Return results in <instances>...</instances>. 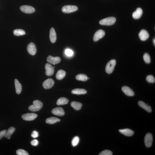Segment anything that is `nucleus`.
I'll list each match as a JSON object with an SVG mask.
<instances>
[{
	"instance_id": "obj_1",
	"label": "nucleus",
	"mask_w": 155,
	"mask_h": 155,
	"mask_svg": "<svg viewBox=\"0 0 155 155\" xmlns=\"http://www.w3.org/2000/svg\"><path fill=\"white\" fill-rule=\"evenodd\" d=\"M33 104L29 106L28 109L30 111L37 112L41 109L43 106V103L38 100L34 101L33 102Z\"/></svg>"
},
{
	"instance_id": "obj_2",
	"label": "nucleus",
	"mask_w": 155,
	"mask_h": 155,
	"mask_svg": "<svg viewBox=\"0 0 155 155\" xmlns=\"http://www.w3.org/2000/svg\"><path fill=\"white\" fill-rule=\"evenodd\" d=\"M116 21L115 17H108L101 20L100 21L99 23L102 25L109 26L113 25Z\"/></svg>"
},
{
	"instance_id": "obj_3",
	"label": "nucleus",
	"mask_w": 155,
	"mask_h": 155,
	"mask_svg": "<svg viewBox=\"0 0 155 155\" xmlns=\"http://www.w3.org/2000/svg\"><path fill=\"white\" fill-rule=\"evenodd\" d=\"M116 64L115 60H112L107 64L106 67V71L108 74L112 73L113 72Z\"/></svg>"
},
{
	"instance_id": "obj_4",
	"label": "nucleus",
	"mask_w": 155,
	"mask_h": 155,
	"mask_svg": "<svg viewBox=\"0 0 155 155\" xmlns=\"http://www.w3.org/2000/svg\"><path fill=\"white\" fill-rule=\"evenodd\" d=\"M78 10V8L77 6L73 5H65L62 8V11L66 13L75 12Z\"/></svg>"
},
{
	"instance_id": "obj_5",
	"label": "nucleus",
	"mask_w": 155,
	"mask_h": 155,
	"mask_svg": "<svg viewBox=\"0 0 155 155\" xmlns=\"http://www.w3.org/2000/svg\"><path fill=\"white\" fill-rule=\"evenodd\" d=\"M153 141V137L152 134L150 133H147L145 137L144 142L146 146L149 148L152 145Z\"/></svg>"
},
{
	"instance_id": "obj_6",
	"label": "nucleus",
	"mask_w": 155,
	"mask_h": 155,
	"mask_svg": "<svg viewBox=\"0 0 155 155\" xmlns=\"http://www.w3.org/2000/svg\"><path fill=\"white\" fill-rule=\"evenodd\" d=\"M37 117V114L34 113H27L22 116V119L24 120L28 121L34 120Z\"/></svg>"
},
{
	"instance_id": "obj_7",
	"label": "nucleus",
	"mask_w": 155,
	"mask_h": 155,
	"mask_svg": "<svg viewBox=\"0 0 155 155\" xmlns=\"http://www.w3.org/2000/svg\"><path fill=\"white\" fill-rule=\"evenodd\" d=\"M20 10L26 13H32L35 12V9L33 7L29 5H24L20 7Z\"/></svg>"
},
{
	"instance_id": "obj_8",
	"label": "nucleus",
	"mask_w": 155,
	"mask_h": 155,
	"mask_svg": "<svg viewBox=\"0 0 155 155\" xmlns=\"http://www.w3.org/2000/svg\"><path fill=\"white\" fill-rule=\"evenodd\" d=\"M105 35V33L102 30H99L96 32L94 35L93 40L94 41H97L100 39L102 38Z\"/></svg>"
},
{
	"instance_id": "obj_9",
	"label": "nucleus",
	"mask_w": 155,
	"mask_h": 155,
	"mask_svg": "<svg viewBox=\"0 0 155 155\" xmlns=\"http://www.w3.org/2000/svg\"><path fill=\"white\" fill-rule=\"evenodd\" d=\"M54 83V81L52 79L48 78L44 81L43 85L45 89H49L52 87Z\"/></svg>"
},
{
	"instance_id": "obj_10",
	"label": "nucleus",
	"mask_w": 155,
	"mask_h": 155,
	"mask_svg": "<svg viewBox=\"0 0 155 155\" xmlns=\"http://www.w3.org/2000/svg\"><path fill=\"white\" fill-rule=\"evenodd\" d=\"M27 49L28 52L30 54L33 56L36 54L37 51L36 46L34 43L32 42L28 44Z\"/></svg>"
},
{
	"instance_id": "obj_11",
	"label": "nucleus",
	"mask_w": 155,
	"mask_h": 155,
	"mask_svg": "<svg viewBox=\"0 0 155 155\" xmlns=\"http://www.w3.org/2000/svg\"><path fill=\"white\" fill-rule=\"evenodd\" d=\"M138 35L140 39L142 41L147 40L149 37V34L147 31L144 29H142L140 31Z\"/></svg>"
},
{
	"instance_id": "obj_12",
	"label": "nucleus",
	"mask_w": 155,
	"mask_h": 155,
	"mask_svg": "<svg viewBox=\"0 0 155 155\" xmlns=\"http://www.w3.org/2000/svg\"><path fill=\"white\" fill-rule=\"evenodd\" d=\"M47 61L49 63L55 65L59 63L61 61V59L59 57H53L49 56L47 58Z\"/></svg>"
},
{
	"instance_id": "obj_13",
	"label": "nucleus",
	"mask_w": 155,
	"mask_h": 155,
	"mask_svg": "<svg viewBox=\"0 0 155 155\" xmlns=\"http://www.w3.org/2000/svg\"><path fill=\"white\" fill-rule=\"evenodd\" d=\"M51 112L54 115L59 116H63L65 114L63 109L61 107H57L53 109Z\"/></svg>"
},
{
	"instance_id": "obj_14",
	"label": "nucleus",
	"mask_w": 155,
	"mask_h": 155,
	"mask_svg": "<svg viewBox=\"0 0 155 155\" xmlns=\"http://www.w3.org/2000/svg\"><path fill=\"white\" fill-rule=\"evenodd\" d=\"M45 74L48 76H50L53 75L54 73V70L51 64L47 63L45 64Z\"/></svg>"
},
{
	"instance_id": "obj_15",
	"label": "nucleus",
	"mask_w": 155,
	"mask_h": 155,
	"mask_svg": "<svg viewBox=\"0 0 155 155\" xmlns=\"http://www.w3.org/2000/svg\"><path fill=\"white\" fill-rule=\"evenodd\" d=\"M121 89L123 93L129 96H133L134 95V91L128 86H123L122 88Z\"/></svg>"
},
{
	"instance_id": "obj_16",
	"label": "nucleus",
	"mask_w": 155,
	"mask_h": 155,
	"mask_svg": "<svg viewBox=\"0 0 155 155\" xmlns=\"http://www.w3.org/2000/svg\"><path fill=\"white\" fill-rule=\"evenodd\" d=\"M143 11L141 8H138L132 14V17L134 19H138L141 17Z\"/></svg>"
},
{
	"instance_id": "obj_17",
	"label": "nucleus",
	"mask_w": 155,
	"mask_h": 155,
	"mask_svg": "<svg viewBox=\"0 0 155 155\" xmlns=\"http://www.w3.org/2000/svg\"><path fill=\"white\" fill-rule=\"evenodd\" d=\"M119 132L124 135L126 136H132L134 134L133 131L128 128L120 129L119 130Z\"/></svg>"
},
{
	"instance_id": "obj_18",
	"label": "nucleus",
	"mask_w": 155,
	"mask_h": 155,
	"mask_svg": "<svg viewBox=\"0 0 155 155\" xmlns=\"http://www.w3.org/2000/svg\"><path fill=\"white\" fill-rule=\"evenodd\" d=\"M50 39L52 43H54L56 40V32L53 28H51L50 31Z\"/></svg>"
},
{
	"instance_id": "obj_19",
	"label": "nucleus",
	"mask_w": 155,
	"mask_h": 155,
	"mask_svg": "<svg viewBox=\"0 0 155 155\" xmlns=\"http://www.w3.org/2000/svg\"><path fill=\"white\" fill-rule=\"evenodd\" d=\"M138 105L142 108L146 110L147 112L149 113L152 112V109L150 106L147 105L145 103L142 101H139L138 102Z\"/></svg>"
},
{
	"instance_id": "obj_20",
	"label": "nucleus",
	"mask_w": 155,
	"mask_h": 155,
	"mask_svg": "<svg viewBox=\"0 0 155 155\" xmlns=\"http://www.w3.org/2000/svg\"><path fill=\"white\" fill-rule=\"evenodd\" d=\"M15 84L16 91V93L19 94L21 93L22 90L21 84L17 79H15Z\"/></svg>"
},
{
	"instance_id": "obj_21",
	"label": "nucleus",
	"mask_w": 155,
	"mask_h": 155,
	"mask_svg": "<svg viewBox=\"0 0 155 155\" xmlns=\"http://www.w3.org/2000/svg\"><path fill=\"white\" fill-rule=\"evenodd\" d=\"M72 93L74 94L78 95L85 94L87 93L85 90L80 88H76L73 90L72 91Z\"/></svg>"
},
{
	"instance_id": "obj_22",
	"label": "nucleus",
	"mask_w": 155,
	"mask_h": 155,
	"mask_svg": "<svg viewBox=\"0 0 155 155\" xmlns=\"http://www.w3.org/2000/svg\"><path fill=\"white\" fill-rule=\"evenodd\" d=\"M60 119L55 117H51L48 118L46 120V122L48 124H53L60 121Z\"/></svg>"
},
{
	"instance_id": "obj_23",
	"label": "nucleus",
	"mask_w": 155,
	"mask_h": 155,
	"mask_svg": "<svg viewBox=\"0 0 155 155\" xmlns=\"http://www.w3.org/2000/svg\"><path fill=\"white\" fill-rule=\"evenodd\" d=\"M66 75V73L63 70H59L56 74V78L58 80H62L65 77Z\"/></svg>"
},
{
	"instance_id": "obj_24",
	"label": "nucleus",
	"mask_w": 155,
	"mask_h": 155,
	"mask_svg": "<svg viewBox=\"0 0 155 155\" xmlns=\"http://www.w3.org/2000/svg\"><path fill=\"white\" fill-rule=\"evenodd\" d=\"M15 130V128L14 127H10L8 129V130L6 131L4 136L5 138H7L8 139H10L11 136Z\"/></svg>"
},
{
	"instance_id": "obj_25",
	"label": "nucleus",
	"mask_w": 155,
	"mask_h": 155,
	"mask_svg": "<svg viewBox=\"0 0 155 155\" xmlns=\"http://www.w3.org/2000/svg\"><path fill=\"white\" fill-rule=\"evenodd\" d=\"M71 106L75 109L76 110H80L81 108L82 104L80 102L74 101L71 103Z\"/></svg>"
},
{
	"instance_id": "obj_26",
	"label": "nucleus",
	"mask_w": 155,
	"mask_h": 155,
	"mask_svg": "<svg viewBox=\"0 0 155 155\" xmlns=\"http://www.w3.org/2000/svg\"><path fill=\"white\" fill-rule=\"evenodd\" d=\"M69 100L65 97H61L57 101V104L58 106L68 104Z\"/></svg>"
},
{
	"instance_id": "obj_27",
	"label": "nucleus",
	"mask_w": 155,
	"mask_h": 155,
	"mask_svg": "<svg viewBox=\"0 0 155 155\" xmlns=\"http://www.w3.org/2000/svg\"><path fill=\"white\" fill-rule=\"evenodd\" d=\"M76 78L78 80L83 81L87 80L88 79L86 75L83 74H80L77 75Z\"/></svg>"
},
{
	"instance_id": "obj_28",
	"label": "nucleus",
	"mask_w": 155,
	"mask_h": 155,
	"mask_svg": "<svg viewBox=\"0 0 155 155\" xmlns=\"http://www.w3.org/2000/svg\"><path fill=\"white\" fill-rule=\"evenodd\" d=\"M14 34L16 36H23L26 34L25 31L23 29H16L14 31Z\"/></svg>"
},
{
	"instance_id": "obj_29",
	"label": "nucleus",
	"mask_w": 155,
	"mask_h": 155,
	"mask_svg": "<svg viewBox=\"0 0 155 155\" xmlns=\"http://www.w3.org/2000/svg\"><path fill=\"white\" fill-rule=\"evenodd\" d=\"M143 59L146 63H150L151 62V58L150 56L148 53H145L143 56Z\"/></svg>"
},
{
	"instance_id": "obj_30",
	"label": "nucleus",
	"mask_w": 155,
	"mask_h": 155,
	"mask_svg": "<svg viewBox=\"0 0 155 155\" xmlns=\"http://www.w3.org/2000/svg\"><path fill=\"white\" fill-rule=\"evenodd\" d=\"M79 142V138L78 136H75L73 138L72 141V145L73 147L76 146L78 144Z\"/></svg>"
},
{
	"instance_id": "obj_31",
	"label": "nucleus",
	"mask_w": 155,
	"mask_h": 155,
	"mask_svg": "<svg viewBox=\"0 0 155 155\" xmlns=\"http://www.w3.org/2000/svg\"><path fill=\"white\" fill-rule=\"evenodd\" d=\"M16 154L18 155H29L27 151L23 149H19L16 151Z\"/></svg>"
},
{
	"instance_id": "obj_32",
	"label": "nucleus",
	"mask_w": 155,
	"mask_h": 155,
	"mask_svg": "<svg viewBox=\"0 0 155 155\" xmlns=\"http://www.w3.org/2000/svg\"><path fill=\"white\" fill-rule=\"evenodd\" d=\"M147 81L149 83H154L155 82V78L154 76L152 75L148 76L146 78Z\"/></svg>"
},
{
	"instance_id": "obj_33",
	"label": "nucleus",
	"mask_w": 155,
	"mask_h": 155,
	"mask_svg": "<svg viewBox=\"0 0 155 155\" xmlns=\"http://www.w3.org/2000/svg\"><path fill=\"white\" fill-rule=\"evenodd\" d=\"M112 153L110 151L106 150L103 151L101 152L99 155H112Z\"/></svg>"
},
{
	"instance_id": "obj_34",
	"label": "nucleus",
	"mask_w": 155,
	"mask_h": 155,
	"mask_svg": "<svg viewBox=\"0 0 155 155\" xmlns=\"http://www.w3.org/2000/svg\"><path fill=\"white\" fill-rule=\"evenodd\" d=\"M65 52L66 56H72L73 54V51L69 49H66L65 50Z\"/></svg>"
},
{
	"instance_id": "obj_35",
	"label": "nucleus",
	"mask_w": 155,
	"mask_h": 155,
	"mask_svg": "<svg viewBox=\"0 0 155 155\" xmlns=\"http://www.w3.org/2000/svg\"><path fill=\"white\" fill-rule=\"evenodd\" d=\"M31 136L32 137L34 138H37L39 136L38 133L36 131H34L32 132Z\"/></svg>"
},
{
	"instance_id": "obj_36",
	"label": "nucleus",
	"mask_w": 155,
	"mask_h": 155,
	"mask_svg": "<svg viewBox=\"0 0 155 155\" xmlns=\"http://www.w3.org/2000/svg\"><path fill=\"white\" fill-rule=\"evenodd\" d=\"M6 131V130H4L0 132V140L2 139L3 137L5 136Z\"/></svg>"
},
{
	"instance_id": "obj_37",
	"label": "nucleus",
	"mask_w": 155,
	"mask_h": 155,
	"mask_svg": "<svg viewBox=\"0 0 155 155\" xmlns=\"http://www.w3.org/2000/svg\"><path fill=\"white\" fill-rule=\"evenodd\" d=\"M39 144V142L38 140L35 139L32 140L31 142V145L33 146H36L38 145Z\"/></svg>"
},
{
	"instance_id": "obj_38",
	"label": "nucleus",
	"mask_w": 155,
	"mask_h": 155,
	"mask_svg": "<svg viewBox=\"0 0 155 155\" xmlns=\"http://www.w3.org/2000/svg\"><path fill=\"white\" fill-rule=\"evenodd\" d=\"M153 42H154V45H155V39H154V40H153Z\"/></svg>"
}]
</instances>
